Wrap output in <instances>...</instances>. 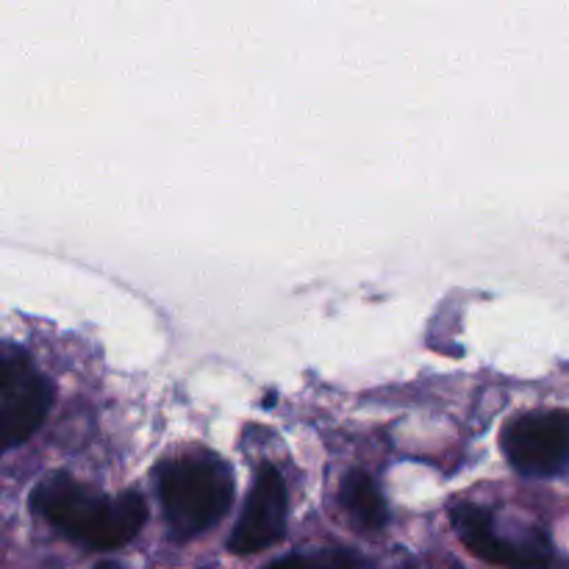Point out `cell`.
I'll list each match as a JSON object with an SVG mask.
<instances>
[{"mask_svg":"<svg viewBox=\"0 0 569 569\" xmlns=\"http://www.w3.org/2000/svg\"><path fill=\"white\" fill-rule=\"evenodd\" d=\"M31 509L67 539L100 553L133 542L148 522V503L139 492L111 498L64 472L37 483Z\"/></svg>","mask_w":569,"mask_h":569,"instance_id":"1","label":"cell"},{"mask_svg":"<svg viewBox=\"0 0 569 569\" xmlns=\"http://www.w3.org/2000/svg\"><path fill=\"white\" fill-rule=\"evenodd\" d=\"M164 522L178 542L200 537L231 511L233 472L209 450L164 459L153 472Z\"/></svg>","mask_w":569,"mask_h":569,"instance_id":"2","label":"cell"},{"mask_svg":"<svg viewBox=\"0 0 569 569\" xmlns=\"http://www.w3.org/2000/svg\"><path fill=\"white\" fill-rule=\"evenodd\" d=\"M94 569H120V567H117L114 561H103V565H98Z\"/></svg>","mask_w":569,"mask_h":569,"instance_id":"9","label":"cell"},{"mask_svg":"<svg viewBox=\"0 0 569 569\" xmlns=\"http://www.w3.org/2000/svg\"><path fill=\"white\" fill-rule=\"evenodd\" d=\"M289 522L287 481L272 465H261L253 478L244 509L233 526L228 550L237 556H253L281 542Z\"/></svg>","mask_w":569,"mask_h":569,"instance_id":"6","label":"cell"},{"mask_svg":"<svg viewBox=\"0 0 569 569\" xmlns=\"http://www.w3.org/2000/svg\"><path fill=\"white\" fill-rule=\"evenodd\" d=\"M500 448L522 476H559L569 467V411L548 409L515 417L500 433Z\"/></svg>","mask_w":569,"mask_h":569,"instance_id":"5","label":"cell"},{"mask_svg":"<svg viewBox=\"0 0 569 569\" xmlns=\"http://www.w3.org/2000/svg\"><path fill=\"white\" fill-rule=\"evenodd\" d=\"M339 500H342L345 511H348L359 526L370 528V531H381V528L387 526V500H383L378 483L372 481L365 470H350L348 476L342 478Z\"/></svg>","mask_w":569,"mask_h":569,"instance_id":"7","label":"cell"},{"mask_svg":"<svg viewBox=\"0 0 569 569\" xmlns=\"http://www.w3.org/2000/svg\"><path fill=\"white\" fill-rule=\"evenodd\" d=\"M53 406V383L37 370L31 356L6 345L0 359V433L6 448L28 442Z\"/></svg>","mask_w":569,"mask_h":569,"instance_id":"4","label":"cell"},{"mask_svg":"<svg viewBox=\"0 0 569 569\" xmlns=\"http://www.w3.org/2000/svg\"><path fill=\"white\" fill-rule=\"evenodd\" d=\"M264 569H372L361 553L348 548H320L300 550V553L283 556Z\"/></svg>","mask_w":569,"mask_h":569,"instance_id":"8","label":"cell"},{"mask_svg":"<svg viewBox=\"0 0 569 569\" xmlns=\"http://www.w3.org/2000/svg\"><path fill=\"white\" fill-rule=\"evenodd\" d=\"M450 522L465 548L489 565L503 569H548L553 565V545L539 528H522L503 537L506 531L492 511L476 503H456Z\"/></svg>","mask_w":569,"mask_h":569,"instance_id":"3","label":"cell"}]
</instances>
